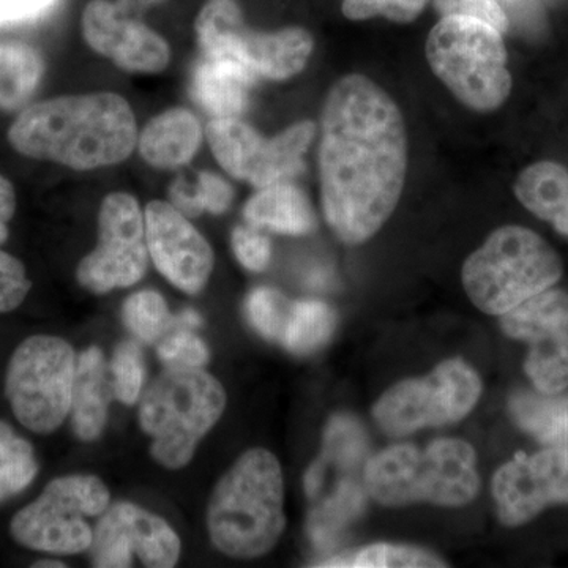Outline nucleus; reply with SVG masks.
<instances>
[{"instance_id":"obj_1","label":"nucleus","mask_w":568,"mask_h":568,"mask_svg":"<svg viewBox=\"0 0 568 568\" xmlns=\"http://www.w3.org/2000/svg\"><path fill=\"white\" fill-rule=\"evenodd\" d=\"M407 136L402 111L362 74L335 82L321 122V200L339 241H369L395 212L405 189Z\"/></svg>"},{"instance_id":"obj_2","label":"nucleus","mask_w":568,"mask_h":568,"mask_svg":"<svg viewBox=\"0 0 568 568\" xmlns=\"http://www.w3.org/2000/svg\"><path fill=\"white\" fill-rule=\"evenodd\" d=\"M9 141L28 159L91 171L129 159L138 130L130 104L121 95L100 92L26 108L11 123Z\"/></svg>"},{"instance_id":"obj_3","label":"nucleus","mask_w":568,"mask_h":568,"mask_svg":"<svg viewBox=\"0 0 568 568\" xmlns=\"http://www.w3.org/2000/svg\"><path fill=\"white\" fill-rule=\"evenodd\" d=\"M284 480L272 452L250 448L213 489L207 510L212 544L234 559H256L275 548L283 530Z\"/></svg>"},{"instance_id":"obj_4","label":"nucleus","mask_w":568,"mask_h":568,"mask_svg":"<svg viewBox=\"0 0 568 568\" xmlns=\"http://www.w3.org/2000/svg\"><path fill=\"white\" fill-rule=\"evenodd\" d=\"M366 493L384 507L435 504L465 507L480 489L477 455L462 439H436L422 448L388 447L364 467Z\"/></svg>"},{"instance_id":"obj_5","label":"nucleus","mask_w":568,"mask_h":568,"mask_svg":"<svg viewBox=\"0 0 568 568\" xmlns=\"http://www.w3.org/2000/svg\"><path fill=\"white\" fill-rule=\"evenodd\" d=\"M463 286L480 312L500 316L562 276L559 254L545 239L523 226H504L463 265Z\"/></svg>"},{"instance_id":"obj_6","label":"nucleus","mask_w":568,"mask_h":568,"mask_svg":"<svg viewBox=\"0 0 568 568\" xmlns=\"http://www.w3.org/2000/svg\"><path fill=\"white\" fill-rule=\"evenodd\" d=\"M224 409L226 392L219 379L201 368H166L142 395L138 416L152 439V457L175 470L192 462Z\"/></svg>"},{"instance_id":"obj_7","label":"nucleus","mask_w":568,"mask_h":568,"mask_svg":"<svg viewBox=\"0 0 568 568\" xmlns=\"http://www.w3.org/2000/svg\"><path fill=\"white\" fill-rule=\"evenodd\" d=\"M433 73L470 110L495 111L511 92L503 33L469 17H443L426 40Z\"/></svg>"},{"instance_id":"obj_8","label":"nucleus","mask_w":568,"mask_h":568,"mask_svg":"<svg viewBox=\"0 0 568 568\" xmlns=\"http://www.w3.org/2000/svg\"><path fill=\"white\" fill-rule=\"evenodd\" d=\"M77 362L73 347L52 335H33L11 355L6 394L29 432L50 435L70 416Z\"/></svg>"},{"instance_id":"obj_9","label":"nucleus","mask_w":568,"mask_h":568,"mask_svg":"<svg viewBox=\"0 0 568 568\" xmlns=\"http://www.w3.org/2000/svg\"><path fill=\"white\" fill-rule=\"evenodd\" d=\"M110 489L88 474L54 478L39 499L11 519V537L29 549L51 555H80L92 545L89 518L110 507Z\"/></svg>"},{"instance_id":"obj_10","label":"nucleus","mask_w":568,"mask_h":568,"mask_svg":"<svg viewBox=\"0 0 568 568\" xmlns=\"http://www.w3.org/2000/svg\"><path fill=\"white\" fill-rule=\"evenodd\" d=\"M196 37L203 55L231 59L257 78L272 81L301 73L315 47L313 37L302 28L250 31L235 0H207L197 14Z\"/></svg>"},{"instance_id":"obj_11","label":"nucleus","mask_w":568,"mask_h":568,"mask_svg":"<svg viewBox=\"0 0 568 568\" xmlns=\"http://www.w3.org/2000/svg\"><path fill=\"white\" fill-rule=\"evenodd\" d=\"M481 381L462 358L443 362L428 376L402 381L373 406V417L388 436L457 424L480 399Z\"/></svg>"},{"instance_id":"obj_12","label":"nucleus","mask_w":568,"mask_h":568,"mask_svg":"<svg viewBox=\"0 0 568 568\" xmlns=\"http://www.w3.org/2000/svg\"><path fill=\"white\" fill-rule=\"evenodd\" d=\"M149 246L140 203L126 193L104 197L99 245L78 265V282L95 294L133 286L148 272Z\"/></svg>"},{"instance_id":"obj_13","label":"nucleus","mask_w":568,"mask_h":568,"mask_svg":"<svg viewBox=\"0 0 568 568\" xmlns=\"http://www.w3.org/2000/svg\"><path fill=\"white\" fill-rule=\"evenodd\" d=\"M508 338L528 343L525 372L534 388L559 394L568 387V294L549 290L499 316Z\"/></svg>"},{"instance_id":"obj_14","label":"nucleus","mask_w":568,"mask_h":568,"mask_svg":"<svg viewBox=\"0 0 568 568\" xmlns=\"http://www.w3.org/2000/svg\"><path fill=\"white\" fill-rule=\"evenodd\" d=\"M89 551L100 568L132 567L134 556L144 567L171 568L181 558V538L163 518L119 503L100 515Z\"/></svg>"},{"instance_id":"obj_15","label":"nucleus","mask_w":568,"mask_h":568,"mask_svg":"<svg viewBox=\"0 0 568 568\" xmlns=\"http://www.w3.org/2000/svg\"><path fill=\"white\" fill-rule=\"evenodd\" d=\"M491 491L497 517L508 528L532 521L545 508L568 506V448L518 455L497 469Z\"/></svg>"},{"instance_id":"obj_16","label":"nucleus","mask_w":568,"mask_h":568,"mask_svg":"<svg viewBox=\"0 0 568 568\" xmlns=\"http://www.w3.org/2000/svg\"><path fill=\"white\" fill-rule=\"evenodd\" d=\"M149 254L160 274L186 294H200L213 271L212 246L173 204L152 201L145 207Z\"/></svg>"},{"instance_id":"obj_17","label":"nucleus","mask_w":568,"mask_h":568,"mask_svg":"<svg viewBox=\"0 0 568 568\" xmlns=\"http://www.w3.org/2000/svg\"><path fill=\"white\" fill-rule=\"evenodd\" d=\"M89 47L132 73H160L170 63L166 41L111 0H92L82 13Z\"/></svg>"},{"instance_id":"obj_18","label":"nucleus","mask_w":568,"mask_h":568,"mask_svg":"<svg viewBox=\"0 0 568 568\" xmlns=\"http://www.w3.org/2000/svg\"><path fill=\"white\" fill-rule=\"evenodd\" d=\"M260 80L241 63L203 55L193 70L194 100L212 118H241L250 106V91Z\"/></svg>"},{"instance_id":"obj_19","label":"nucleus","mask_w":568,"mask_h":568,"mask_svg":"<svg viewBox=\"0 0 568 568\" xmlns=\"http://www.w3.org/2000/svg\"><path fill=\"white\" fill-rule=\"evenodd\" d=\"M112 395L104 355L99 347H89L78 357L70 407L71 426L81 440H95L102 435Z\"/></svg>"},{"instance_id":"obj_20","label":"nucleus","mask_w":568,"mask_h":568,"mask_svg":"<svg viewBox=\"0 0 568 568\" xmlns=\"http://www.w3.org/2000/svg\"><path fill=\"white\" fill-rule=\"evenodd\" d=\"M205 134L216 162L227 174L264 189L268 140L239 118H213Z\"/></svg>"},{"instance_id":"obj_21","label":"nucleus","mask_w":568,"mask_h":568,"mask_svg":"<svg viewBox=\"0 0 568 568\" xmlns=\"http://www.w3.org/2000/svg\"><path fill=\"white\" fill-rule=\"evenodd\" d=\"M201 141L203 130L196 115L185 108H173L144 126L138 148L145 163L159 170H174L192 162Z\"/></svg>"},{"instance_id":"obj_22","label":"nucleus","mask_w":568,"mask_h":568,"mask_svg":"<svg viewBox=\"0 0 568 568\" xmlns=\"http://www.w3.org/2000/svg\"><path fill=\"white\" fill-rule=\"evenodd\" d=\"M244 216L250 226L284 235H305L316 226L308 197L291 182L265 186L246 201Z\"/></svg>"},{"instance_id":"obj_23","label":"nucleus","mask_w":568,"mask_h":568,"mask_svg":"<svg viewBox=\"0 0 568 568\" xmlns=\"http://www.w3.org/2000/svg\"><path fill=\"white\" fill-rule=\"evenodd\" d=\"M515 196L529 212L568 237V171L562 164H530L515 182Z\"/></svg>"},{"instance_id":"obj_24","label":"nucleus","mask_w":568,"mask_h":568,"mask_svg":"<svg viewBox=\"0 0 568 568\" xmlns=\"http://www.w3.org/2000/svg\"><path fill=\"white\" fill-rule=\"evenodd\" d=\"M508 410L518 428L541 446L568 448V394L519 388L508 399Z\"/></svg>"},{"instance_id":"obj_25","label":"nucleus","mask_w":568,"mask_h":568,"mask_svg":"<svg viewBox=\"0 0 568 568\" xmlns=\"http://www.w3.org/2000/svg\"><path fill=\"white\" fill-rule=\"evenodd\" d=\"M366 496L364 481L358 484L353 477L342 478L334 491L317 500L310 511L306 532L312 544L321 551L338 545L347 528L364 514Z\"/></svg>"},{"instance_id":"obj_26","label":"nucleus","mask_w":568,"mask_h":568,"mask_svg":"<svg viewBox=\"0 0 568 568\" xmlns=\"http://www.w3.org/2000/svg\"><path fill=\"white\" fill-rule=\"evenodd\" d=\"M43 73V58L31 44L0 41V110L24 108L39 89Z\"/></svg>"},{"instance_id":"obj_27","label":"nucleus","mask_w":568,"mask_h":568,"mask_svg":"<svg viewBox=\"0 0 568 568\" xmlns=\"http://www.w3.org/2000/svg\"><path fill=\"white\" fill-rule=\"evenodd\" d=\"M323 448V455L305 474L306 480L315 485L324 484L327 467L335 466L347 473L368 462V437L364 426L347 414L332 417L325 426Z\"/></svg>"},{"instance_id":"obj_28","label":"nucleus","mask_w":568,"mask_h":568,"mask_svg":"<svg viewBox=\"0 0 568 568\" xmlns=\"http://www.w3.org/2000/svg\"><path fill=\"white\" fill-rule=\"evenodd\" d=\"M336 321V313L324 302H293L282 345L294 355L316 353L334 335Z\"/></svg>"},{"instance_id":"obj_29","label":"nucleus","mask_w":568,"mask_h":568,"mask_svg":"<svg viewBox=\"0 0 568 568\" xmlns=\"http://www.w3.org/2000/svg\"><path fill=\"white\" fill-rule=\"evenodd\" d=\"M325 568H440L447 567L436 552L410 545L376 544L315 564Z\"/></svg>"},{"instance_id":"obj_30","label":"nucleus","mask_w":568,"mask_h":568,"mask_svg":"<svg viewBox=\"0 0 568 568\" xmlns=\"http://www.w3.org/2000/svg\"><path fill=\"white\" fill-rule=\"evenodd\" d=\"M122 317L125 327L145 345L162 342L174 328V317L166 301L155 291L130 295L123 304Z\"/></svg>"},{"instance_id":"obj_31","label":"nucleus","mask_w":568,"mask_h":568,"mask_svg":"<svg viewBox=\"0 0 568 568\" xmlns=\"http://www.w3.org/2000/svg\"><path fill=\"white\" fill-rule=\"evenodd\" d=\"M234 190L220 175L203 171L197 174L196 185L189 189L185 183H174L171 190L173 205L183 215H197L201 212H211L215 215L224 213L233 203Z\"/></svg>"},{"instance_id":"obj_32","label":"nucleus","mask_w":568,"mask_h":568,"mask_svg":"<svg viewBox=\"0 0 568 568\" xmlns=\"http://www.w3.org/2000/svg\"><path fill=\"white\" fill-rule=\"evenodd\" d=\"M293 302L274 287H256L245 301V315L254 331L268 342L282 343Z\"/></svg>"},{"instance_id":"obj_33","label":"nucleus","mask_w":568,"mask_h":568,"mask_svg":"<svg viewBox=\"0 0 568 568\" xmlns=\"http://www.w3.org/2000/svg\"><path fill=\"white\" fill-rule=\"evenodd\" d=\"M111 377L114 396L123 405L132 406L140 399L145 379L144 355L132 339L115 347L111 361Z\"/></svg>"},{"instance_id":"obj_34","label":"nucleus","mask_w":568,"mask_h":568,"mask_svg":"<svg viewBox=\"0 0 568 568\" xmlns=\"http://www.w3.org/2000/svg\"><path fill=\"white\" fill-rule=\"evenodd\" d=\"M39 473L33 448L28 440L18 437L14 446L0 458V503L20 495Z\"/></svg>"},{"instance_id":"obj_35","label":"nucleus","mask_w":568,"mask_h":568,"mask_svg":"<svg viewBox=\"0 0 568 568\" xmlns=\"http://www.w3.org/2000/svg\"><path fill=\"white\" fill-rule=\"evenodd\" d=\"M159 357L166 368L196 369L207 365L211 351L200 336L178 328L160 343Z\"/></svg>"},{"instance_id":"obj_36","label":"nucleus","mask_w":568,"mask_h":568,"mask_svg":"<svg viewBox=\"0 0 568 568\" xmlns=\"http://www.w3.org/2000/svg\"><path fill=\"white\" fill-rule=\"evenodd\" d=\"M428 0H345L343 13L353 21L384 17L395 22H410L424 11Z\"/></svg>"},{"instance_id":"obj_37","label":"nucleus","mask_w":568,"mask_h":568,"mask_svg":"<svg viewBox=\"0 0 568 568\" xmlns=\"http://www.w3.org/2000/svg\"><path fill=\"white\" fill-rule=\"evenodd\" d=\"M231 245L239 263L246 271L263 272L272 257V245L267 235L260 233L257 227L237 226L231 235Z\"/></svg>"},{"instance_id":"obj_38","label":"nucleus","mask_w":568,"mask_h":568,"mask_svg":"<svg viewBox=\"0 0 568 568\" xmlns=\"http://www.w3.org/2000/svg\"><path fill=\"white\" fill-rule=\"evenodd\" d=\"M32 283L20 260L0 250V315L17 310L28 297Z\"/></svg>"},{"instance_id":"obj_39","label":"nucleus","mask_w":568,"mask_h":568,"mask_svg":"<svg viewBox=\"0 0 568 568\" xmlns=\"http://www.w3.org/2000/svg\"><path fill=\"white\" fill-rule=\"evenodd\" d=\"M435 7L440 17L476 18L493 26L500 33L508 29L506 11L497 0H435Z\"/></svg>"},{"instance_id":"obj_40","label":"nucleus","mask_w":568,"mask_h":568,"mask_svg":"<svg viewBox=\"0 0 568 568\" xmlns=\"http://www.w3.org/2000/svg\"><path fill=\"white\" fill-rule=\"evenodd\" d=\"M55 0H0V22L29 20L50 9Z\"/></svg>"},{"instance_id":"obj_41","label":"nucleus","mask_w":568,"mask_h":568,"mask_svg":"<svg viewBox=\"0 0 568 568\" xmlns=\"http://www.w3.org/2000/svg\"><path fill=\"white\" fill-rule=\"evenodd\" d=\"M17 211V193L9 179L0 174V245L9 239V223Z\"/></svg>"},{"instance_id":"obj_42","label":"nucleus","mask_w":568,"mask_h":568,"mask_svg":"<svg viewBox=\"0 0 568 568\" xmlns=\"http://www.w3.org/2000/svg\"><path fill=\"white\" fill-rule=\"evenodd\" d=\"M163 0H115V3H118L123 11L133 14V17H138L142 11L152 9V7L160 6Z\"/></svg>"},{"instance_id":"obj_43","label":"nucleus","mask_w":568,"mask_h":568,"mask_svg":"<svg viewBox=\"0 0 568 568\" xmlns=\"http://www.w3.org/2000/svg\"><path fill=\"white\" fill-rule=\"evenodd\" d=\"M201 325H203V317L197 315L194 310H185L181 315L174 317V328H186V331H190V328H197Z\"/></svg>"},{"instance_id":"obj_44","label":"nucleus","mask_w":568,"mask_h":568,"mask_svg":"<svg viewBox=\"0 0 568 568\" xmlns=\"http://www.w3.org/2000/svg\"><path fill=\"white\" fill-rule=\"evenodd\" d=\"M18 437L20 436L14 435L13 428L9 424L0 422V458L14 446Z\"/></svg>"},{"instance_id":"obj_45","label":"nucleus","mask_w":568,"mask_h":568,"mask_svg":"<svg viewBox=\"0 0 568 568\" xmlns=\"http://www.w3.org/2000/svg\"><path fill=\"white\" fill-rule=\"evenodd\" d=\"M33 567H47V568H65V564L59 562V560H40V562L33 564Z\"/></svg>"}]
</instances>
